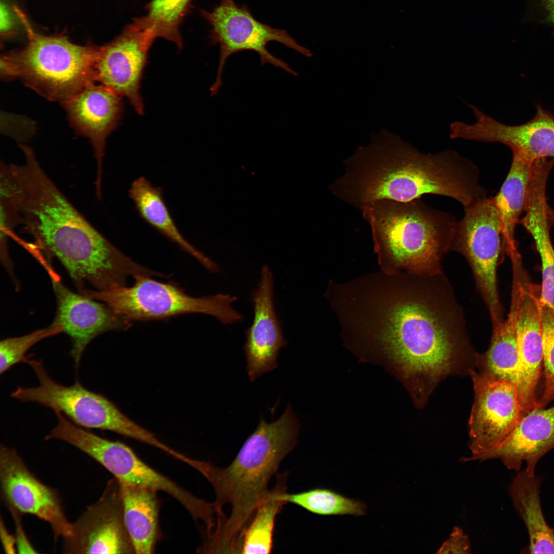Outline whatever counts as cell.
<instances>
[{"label": "cell", "instance_id": "obj_1", "mask_svg": "<svg viewBox=\"0 0 554 554\" xmlns=\"http://www.w3.org/2000/svg\"><path fill=\"white\" fill-rule=\"evenodd\" d=\"M410 273L390 311L382 341L387 363L415 404L423 407L445 378L469 373L477 352L463 308L443 271Z\"/></svg>", "mask_w": 554, "mask_h": 554}, {"label": "cell", "instance_id": "obj_2", "mask_svg": "<svg viewBox=\"0 0 554 554\" xmlns=\"http://www.w3.org/2000/svg\"><path fill=\"white\" fill-rule=\"evenodd\" d=\"M11 166L13 191L24 230L57 259L77 285L95 290L125 285L140 265L113 245L75 208L47 175L35 154Z\"/></svg>", "mask_w": 554, "mask_h": 554}, {"label": "cell", "instance_id": "obj_3", "mask_svg": "<svg viewBox=\"0 0 554 554\" xmlns=\"http://www.w3.org/2000/svg\"><path fill=\"white\" fill-rule=\"evenodd\" d=\"M299 424L290 403L275 421L261 417L255 430L246 440L236 456L227 467L193 459L191 466L212 486L217 517L225 516L223 508L229 505L226 517L215 536L217 546L236 551L244 531L262 500L270 489L268 483L283 459L297 442Z\"/></svg>", "mask_w": 554, "mask_h": 554}, {"label": "cell", "instance_id": "obj_4", "mask_svg": "<svg viewBox=\"0 0 554 554\" xmlns=\"http://www.w3.org/2000/svg\"><path fill=\"white\" fill-rule=\"evenodd\" d=\"M345 171L329 186L342 201L361 209L388 200L410 202L425 195L433 171L424 153L382 129L344 161Z\"/></svg>", "mask_w": 554, "mask_h": 554}, {"label": "cell", "instance_id": "obj_5", "mask_svg": "<svg viewBox=\"0 0 554 554\" xmlns=\"http://www.w3.org/2000/svg\"><path fill=\"white\" fill-rule=\"evenodd\" d=\"M360 209L381 254L408 273L443 271L442 260L451 250L458 222L452 215L420 199L406 202L383 200Z\"/></svg>", "mask_w": 554, "mask_h": 554}, {"label": "cell", "instance_id": "obj_6", "mask_svg": "<svg viewBox=\"0 0 554 554\" xmlns=\"http://www.w3.org/2000/svg\"><path fill=\"white\" fill-rule=\"evenodd\" d=\"M15 9L28 41L23 48L1 57L4 78H18L46 98L62 103L96 81L95 64L99 46L76 45L62 34H40L24 13L16 6Z\"/></svg>", "mask_w": 554, "mask_h": 554}, {"label": "cell", "instance_id": "obj_7", "mask_svg": "<svg viewBox=\"0 0 554 554\" xmlns=\"http://www.w3.org/2000/svg\"><path fill=\"white\" fill-rule=\"evenodd\" d=\"M133 278L135 281L131 286L86 289L82 293L107 304L130 323L191 313L212 315L224 325L233 324L243 318L232 306L237 300L235 296L221 293L193 297L173 283H162L143 274Z\"/></svg>", "mask_w": 554, "mask_h": 554}, {"label": "cell", "instance_id": "obj_8", "mask_svg": "<svg viewBox=\"0 0 554 554\" xmlns=\"http://www.w3.org/2000/svg\"><path fill=\"white\" fill-rule=\"evenodd\" d=\"M38 381L36 387H18L11 394L21 402H34L59 412L81 427L112 431L165 450L167 446L152 433L131 420L103 395L76 381L64 386L48 374L41 360H29Z\"/></svg>", "mask_w": 554, "mask_h": 554}, {"label": "cell", "instance_id": "obj_9", "mask_svg": "<svg viewBox=\"0 0 554 554\" xmlns=\"http://www.w3.org/2000/svg\"><path fill=\"white\" fill-rule=\"evenodd\" d=\"M66 442L93 458L120 483L161 491L177 501L197 521L206 527L213 524V503L200 499L157 471L141 459L126 444L111 441L76 425L65 435Z\"/></svg>", "mask_w": 554, "mask_h": 554}, {"label": "cell", "instance_id": "obj_10", "mask_svg": "<svg viewBox=\"0 0 554 554\" xmlns=\"http://www.w3.org/2000/svg\"><path fill=\"white\" fill-rule=\"evenodd\" d=\"M202 16L210 26L209 38L213 45H218L220 57L216 76L210 88L215 95L222 85L225 64L232 54L245 50L259 55L261 64H270L287 72L296 75L284 61L270 53L267 45L276 42L307 56L311 51L301 46L285 30L274 28L256 19L247 5H238L234 0H221L210 11L201 10Z\"/></svg>", "mask_w": 554, "mask_h": 554}, {"label": "cell", "instance_id": "obj_11", "mask_svg": "<svg viewBox=\"0 0 554 554\" xmlns=\"http://www.w3.org/2000/svg\"><path fill=\"white\" fill-rule=\"evenodd\" d=\"M503 245L501 220L492 197L464 208L463 218L457 222L451 250L461 253L468 263L492 324L504 320L497 281Z\"/></svg>", "mask_w": 554, "mask_h": 554}, {"label": "cell", "instance_id": "obj_12", "mask_svg": "<svg viewBox=\"0 0 554 554\" xmlns=\"http://www.w3.org/2000/svg\"><path fill=\"white\" fill-rule=\"evenodd\" d=\"M155 29L142 17L135 18L111 42L98 47L95 69L96 81L126 97L136 113L144 104L141 83L149 51L157 38Z\"/></svg>", "mask_w": 554, "mask_h": 554}, {"label": "cell", "instance_id": "obj_13", "mask_svg": "<svg viewBox=\"0 0 554 554\" xmlns=\"http://www.w3.org/2000/svg\"><path fill=\"white\" fill-rule=\"evenodd\" d=\"M474 401L469 420V448L476 460L496 449L524 414L515 385L470 370Z\"/></svg>", "mask_w": 554, "mask_h": 554}, {"label": "cell", "instance_id": "obj_14", "mask_svg": "<svg viewBox=\"0 0 554 554\" xmlns=\"http://www.w3.org/2000/svg\"><path fill=\"white\" fill-rule=\"evenodd\" d=\"M64 553H135L125 523L121 486L110 480L99 499L72 523Z\"/></svg>", "mask_w": 554, "mask_h": 554}, {"label": "cell", "instance_id": "obj_15", "mask_svg": "<svg viewBox=\"0 0 554 554\" xmlns=\"http://www.w3.org/2000/svg\"><path fill=\"white\" fill-rule=\"evenodd\" d=\"M0 488L9 509L21 515L35 516L51 527L55 538L70 535L68 520L57 491L38 480L29 470L17 451L1 444Z\"/></svg>", "mask_w": 554, "mask_h": 554}, {"label": "cell", "instance_id": "obj_16", "mask_svg": "<svg viewBox=\"0 0 554 554\" xmlns=\"http://www.w3.org/2000/svg\"><path fill=\"white\" fill-rule=\"evenodd\" d=\"M476 118L470 124L460 122L457 127L458 137L465 140L485 143L499 142L507 146L512 155L534 163L554 157V116L540 105L535 116L526 123L505 125L469 104Z\"/></svg>", "mask_w": 554, "mask_h": 554}, {"label": "cell", "instance_id": "obj_17", "mask_svg": "<svg viewBox=\"0 0 554 554\" xmlns=\"http://www.w3.org/2000/svg\"><path fill=\"white\" fill-rule=\"evenodd\" d=\"M535 291L532 284L519 279L515 321L519 358L516 387L524 414L537 408L543 363L541 302Z\"/></svg>", "mask_w": 554, "mask_h": 554}, {"label": "cell", "instance_id": "obj_18", "mask_svg": "<svg viewBox=\"0 0 554 554\" xmlns=\"http://www.w3.org/2000/svg\"><path fill=\"white\" fill-rule=\"evenodd\" d=\"M62 104L72 126L92 146L97 164L95 193L101 199L106 141L121 120L124 108L121 96L102 84L94 83Z\"/></svg>", "mask_w": 554, "mask_h": 554}, {"label": "cell", "instance_id": "obj_19", "mask_svg": "<svg viewBox=\"0 0 554 554\" xmlns=\"http://www.w3.org/2000/svg\"><path fill=\"white\" fill-rule=\"evenodd\" d=\"M51 279L57 301L53 323L70 337V354L78 368L84 350L93 339L106 331L127 328L130 323L107 304L74 292L53 275Z\"/></svg>", "mask_w": 554, "mask_h": 554}, {"label": "cell", "instance_id": "obj_20", "mask_svg": "<svg viewBox=\"0 0 554 554\" xmlns=\"http://www.w3.org/2000/svg\"><path fill=\"white\" fill-rule=\"evenodd\" d=\"M273 287L272 273L265 265L261 269L258 286L252 294L254 316L251 325L246 330L243 346L251 382L276 367L279 352L287 344L276 314Z\"/></svg>", "mask_w": 554, "mask_h": 554}, {"label": "cell", "instance_id": "obj_21", "mask_svg": "<svg viewBox=\"0 0 554 554\" xmlns=\"http://www.w3.org/2000/svg\"><path fill=\"white\" fill-rule=\"evenodd\" d=\"M554 448V406L525 413L494 450L476 460L499 459L509 470L535 473L540 459Z\"/></svg>", "mask_w": 554, "mask_h": 554}, {"label": "cell", "instance_id": "obj_22", "mask_svg": "<svg viewBox=\"0 0 554 554\" xmlns=\"http://www.w3.org/2000/svg\"><path fill=\"white\" fill-rule=\"evenodd\" d=\"M140 216L184 251L197 259L209 271H218V266L210 259L196 249L179 231L163 197L161 187L154 186L144 176L133 181L128 190Z\"/></svg>", "mask_w": 554, "mask_h": 554}, {"label": "cell", "instance_id": "obj_23", "mask_svg": "<svg viewBox=\"0 0 554 554\" xmlns=\"http://www.w3.org/2000/svg\"><path fill=\"white\" fill-rule=\"evenodd\" d=\"M518 472L510 486L509 494L527 530L528 552L554 553V529L547 524L541 504V480L524 469Z\"/></svg>", "mask_w": 554, "mask_h": 554}, {"label": "cell", "instance_id": "obj_24", "mask_svg": "<svg viewBox=\"0 0 554 554\" xmlns=\"http://www.w3.org/2000/svg\"><path fill=\"white\" fill-rule=\"evenodd\" d=\"M120 484L125 523L135 553H153L160 538L157 491L137 486L121 483Z\"/></svg>", "mask_w": 554, "mask_h": 554}, {"label": "cell", "instance_id": "obj_25", "mask_svg": "<svg viewBox=\"0 0 554 554\" xmlns=\"http://www.w3.org/2000/svg\"><path fill=\"white\" fill-rule=\"evenodd\" d=\"M546 188L535 185L529 190L524 210L519 223L532 236L542 264L541 303L554 311V248L550 235Z\"/></svg>", "mask_w": 554, "mask_h": 554}, {"label": "cell", "instance_id": "obj_26", "mask_svg": "<svg viewBox=\"0 0 554 554\" xmlns=\"http://www.w3.org/2000/svg\"><path fill=\"white\" fill-rule=\"evenodd\" d=\"M535 162L512 155L508 174L492 197L500 215L503 245L510 257L518 254L515 231L526 207Z\"/></svg>", "mask_w": 554, "mask_h": 554}, {"label": "cell", "instance_id": "obj_27", "mask_svg": "<svg viewBox=\"0 0 554 554\" xmlns=\"http://www.w3.org/2000/svg\"><path fill=\"white\" fill-rule=\"evenodd\" d=\"M516 309V293L512 291L510 309L507 318L492 325L488 349L483 353H477L475 360L479 373L508 381L515 386L519 362L515 326Z\"/></svg>", "mask_w": 554, "mask_h": 554}, {"label": "cell", "instance_id": "obj_28", "mask_svg": "<svg viewBox=\"0 0 554 554\" xmlns=\"http://www.w3.org/2000/svg\"><path fill=\"white\" fill-rule=\"evenodd\" d=\"M286 473L278 477L274 488L270 489L259 504L243 537L241 553L266 554L273 547L275 518L286 504L282 498L286 490Z\"/></svg>", "mask_w": 554, "mask_h": 554}, {"label": "cell", "instance_id": "obj_29", "mask_svg": "<svg viewBox=\"0 0 554 554\" xmlns=\"http://www.w3.org/2000/svg\"><path fill=\"white\" fill-rule=\"evenodd\" d=\"M282 498L286 504L296 505L320 516H361L365 514L366 510V506L363 502L324 488L295 493H288L285 491L282 494Z\"/></svg>", "mask_w": 554, "mask_h": 554}, {"label": "cell", "instance_id": "obj_30", "mask_svg": "<svg viewBox=\"0 0 554 554\" xmlns=\"http://www.w3.org/2000/svg\"><path fill=\"white\" fill-rule=\"evenodd\" d=\"M191 0H151L145 19L155 30L157 37L173 43L180 50L183 46L180 26Z\"/></svg>", "mask_w": 554, "mask_h": 554}, {"label": "cell", "instance_id": "obj_31", "mask_svg": "<svg viewBox=\"0 0 554 554\" xmlns=\"http://www.w3.org/2000/svg\"><path fill=\"white\" fill-rule=\"evenodd\" d=\"M61 332V327L53 323L47 328L37 330L25 335L2 340L0 342L1 374L19 363H27L29 359L25 354L35 344Z\"/></svg>", "mask_w": 554, "mask_h": 554}, {"label": "cell", "instance_id": "obj_32", "mask_svg": "<svg viewBox=\"0 0 554 554\" xmlns=\"http://www.w3.org/2000/svg\"><path fill=\"white\" fill-rule=\"evenodd\" d=\"M541 319L545 384L536 408H544L554 400V311L541 303Z\"/></svg>", "mask_w": 554, "mask_h": 554}, {"label": "cell", "instance_id": "obj_33", "mask_svg": "<svg viewBox=\"0 0 554 554\" xmlns=\"http://www.w3.org/2000/svg\"><path fill=\"white\" fill-rule=\"evenodd\" d=\"M21 18L14 6L12 7L5 1L1 0L0 4V34L2 39L7 40L17 34Z\"/></svg>", "mask_w": 554, "mask_h": 554}, {"label": "cell", "instance_id": "obj_34", "mask_svg": "<svg viewBox=\"0 0 554 554\" xmlns=\"http://www.w3.org/2000/svg\"><path fill=\"white\" fill-rule=\"evenodd\" d=\"M470 545L468 538L463 530L454 527L449 538L438 550L437 553H470Z\"/></svg>", "mask_w": 554, "mask_h": 554}, {"label": "cell", "instance_id": "obj_35", "mask_svg": "<svg viewBox=\"0 0 554 554\" xmlns=\"http://www.w3.org/2000/svg\"><path fill=\"white\" fill-rule=\"evenodd\" d=\"M13 519L15 529L16 547L19 553H36V549L31 544L23 527L22 515L17 511L9 509Z\"/></svg>", "mask_w": 554, "mask_h": 554}, {"label": "cell", "instance_id": "obj_36", "mask_svg": "<svg viewBox=\"0 0 554 554\" xmlns=\"http://www.w3.org/2000/svg\"><path fill=\"white\" fill-rule=\"evenodd\" d=\"M0 537L5 552L7 553H15L17 550L15 537L9 532L2 516L0 520Z\"/></svg>", "mask_w": 554, "mask_h": 554}, {"label": "cell", "instance_id": "obj_37", "mask_svg": "<svg viewBox=\"0 0 554 554\" xmlns=\"http://www.w3.org/2000/svg\"><path fill=\"white\" fill-rule=\"evenodd\" d=\"M547 22L554 25V0H541Z\"/></svg>", "mask_w": 554, "mask_h": 554}, {"label": "cell", "instance_id": "obj_38", "mask_svg": "<svg viewBox=\"0 0 554 554\" xmlns=\"http://www.w3.org/2000/svg\"><path fill=\"white\" fill-rule=\"evenodd\" d=\"M550 220L552 225H554V211L550 214Z\"/></svg>", "mask_w": 554, "mask_h": 554}, {"label": "cell", "instance_id": "obj_39", "mask_svg": "<svg viewBox=\"0 0 554 554\" xmlns=\"http://www.w3.org/2000/svg\"><path fill=\"white\" fill-rule=\"evenodd\" d=\"M57 413H60V412H56V413H55V414H56ZM45 439L46 440H47L46 439L45 437Z\"/></svg>", "mask_w": 554, "mask_h": 554}]
</instances>
